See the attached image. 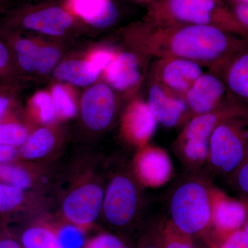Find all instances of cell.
<instances>
[{"instance_id": "6da1fadb", "label": "cell", "mask_w": 248, "mask_h": 248, "mask_svg": "<svg viewBox=\"0 0 248 248\" xmlns=\"http://www.w3.org/2000/svg\"><path fill=\"white\" fill-rule=\"evenodd\" d=\"M131 39L148 58L186 59L219 76L235 54L248 45V39L218 28L150 20L139 25Z\"/></svg>"}, {"instance_id": "7a4b0ae2", "label": "cell", "mask_w": 248, "mask_h": 248, "mask_svg": "<svg viewBox=\"0 0 248 248\" xmlns=\"http://www.w3.org/2000/svg\"><path fill=\"white\" fill-rule=\"evenodd\" d=\"M236 117H248V106L229 93L219 107L192 117L184 125L172 147L187 172H200L208 166L209 144L214 130L223 121Z\"/></svg>"}, {"instance_id": "3957f363", "label": "cell", "mask_w": 248, "mask_h": 248, "mask_svg": "<svg viewBox=\"0 0 248 248\" xmlns=\"http://www.w3.org/2000/svg\"><path fill=\"white\" fill-rule=\"evenodd\" d=\"M213 186L200 172H187L170 192V221L186 234L203 232L212 224Z\"/></svg>"}, {"instance_id": "277c9868", "label": "cell", "mask_w": 248, "mask_h": 248, "mask_svg": "<svg viewBox=\"0 0 248 248\" xmlns=\"http://www.w3.org/2000/svg\"><path fill=\"white\" fill-rule=\"evenodd\" d=\"M146 20L168 24L210 26L248 39V33L223 0H159Z\"/></svg>"}, {"instance_id": "5b68a950", "label": "cell", "mask_w": 248, "mask_h": 248, "mask_svg": "<svg viewBox=\"0 0 248 248\" xmlns=\"http://www.w3.org/2000/svg\"><path fill=\"white\" fill-rule=\"evenodd\" d=\"M145 205L138 178L131 173L120 172L112 178L106 189L102 213L109 226L122 231L140 221Z\"/></svg>"}, {"instance_id": "8992f818", "label": "cell", "mask_w": 248, "mask_h": 248, "mask_svg": "<svg viewBox=\"0 0 248 248\" xmlns=\"http://www.w3.org/2000/svg\"><path fill=\"white\" fill-rule=\"evenodd\" d=\"M248 153V117L223 121L214 130L209 144L208 169L227 176L241 164Z\"/></svg>"}, {"instance_id": "52a82bcc", "label": "cell", "mask_w": 248, "mask_h": 248, "mask_svg": "<svg viewBox=\"0 0 248 248\" xmlns=\"http://www.w3.org/2000/svg\"><path fill=\"white\" fill-rule=\"evenodd\" d=\"M151 66V82L184 98L203 73L200 63L182 58L154 59Z\"/></svg>"}, {"instance_id": "ba28073f", "label": "cell", "mask_w": 248, "mask_h": 248, "mask_svg": "<svg viewBox=\"0 0 248 248\" xmlns=\"http://www.w3.org/2000/svg\"><path fill=\"white\" fill-rule=\"evenodd\" d=\"M104 192L97 184H86L71 191L62 204L63 215L76 226L91 224L102 212Z\"/></svg>"}, {"instance_id": "9c48e42d", "label": "cell", "mask_w": 248, "mask_h": 248, "mask_svg": "<svg viewBox=\"0 0 248 248\" xmlns=\"http://www.w3.org/2000/svg\"><path fill=\"white\" fill-rule=\"evenodd\" d=\"M228 93L221 77L212 72L203 73L186 94L187 122L195 116L216 109L225 100Z\"/></svg>"}, {"instance_id": "30bf717a", "label": "cell", "mask_w": 248, "mask_h": 248, "mask_svg": "<svg viewBox=\"0 0 248 248\" xmlns=\"http://www.w3.org/2000/svg\"><path fill=\"white\" fill-rule=\"evenodd\" d=\"M115 97L107 85L99 84L86 91L81 100V115L86 126L94 131L108 127L115 113Z\"/></svg>"}, {"instance_id": "8fae6325", "label": "cell", "mask_w": 248, "mask_h": 248, "mask_svg": "<svg viewBox=\"0 0 248 248\" xmlns=\"http://www.w3.org/2000/svg\"><path fill=\"white\" fill-rule=\"evenodd\" d=\"M147 103L158 124L165 128L184 125L187 122L185 98L172 94L156 83L150 84Z\"/></svg>"}, {"instance_id": "7c38bea8", "label": "cell", "mask_w": 248, "mask_h": 248, "mask_svg": "<svg viewBox=\"0 0 248 248\" xmlns=\"http://www.w3.org/2000/svg\"><path fill=\"white\" fill-rule=\"evenodd\" d=\"M246 220L247 211L243 202L214 187L211 226L215 227L222 241L234 232L243 229Z\"/></svg>"}, {"instance_id": "4fadbf2b", "label": "cell", "mask_w": 248, "mask_h": 248, "mask_svg": "<svg viewBox=\"0 0 248 248\" xmlns=\"http://www.w3.org/2000/svg\"><path fill=\"white\" fill-rule=\"evenodd\" d=\"M135 169L140 182L155 187L169 180L172 175V165L164 150L148 146L139 154Z\"/></svg>"}, {"instance_id": "5bb4252c", "label": "cell", "mask_w": 248, "mask_h": 248, "mask_svg": "<svg viewBox=\"0 0 248 248\" xmlns=\"http://www.w3.org/2000/svg\"><path fill=\"white\" fill-rule=\"evenodd\" d=\"M143 65L137 54L124 52L117 55L108 66L106 75L114 89L124 91L133 89L143 78Z\"/></svg>"}, {"instance_id": "9a60e30c", "label": "cell", "mask_w": 248, "mask_h": 248, "mask_svg": "<svg viewBox=\"0 0 248 248\" xmlns=\"http://www.w3.org/2000/svg\"><path fill=\"white\" fill-rule=\"evenodd\" d=\"M157 125L148 103L141 100L132 103L124 116V130L138 144L144 145L149 141Z\"/></svg>"}, {"instance_id": "2e32d148", "label": "cell", "mask_w": 248, "mask_h": 248, "mask_svg": "<svg viewBox=\"0 0 248 248\" xmlns=\"http://www.w3.org/2000/svg\"><path fill=\"white\" fill-rule=\"evenodd\" d=\"M18 62L28 72L46 73L60 58V52L51 47H40L31 41L20 40L15 45Z\"/></svg>"}, {"instance_id": "e0dca14e", "label": "cell", "mask_w": 248, "mask_h": 248, "mask_svg": "<svg viewBox=\"0 0 248 248\" xmlns=\"http://www.w3.org/2000/svg\"><path fill=\"white\" fill-rule=\"evenodd\" d=\"M22 22L26 29L47 35H60L71 27L73 19L65 10L53 6L25 15Z\"/></svg>"}, {"instance_id": "ac0fdd59", "label": "cell", "mask_w": 248, "mask_h": 248, "mask_svg": "<svg viewBox=\"0 0 248 248\" xmlns=\"http://www.w3.org/2000/svg\"><path fill=\"white\" fill-rule=\"evenodd\" d=\"M71 11L93 27L106 29L113 25L118 12L112 0H68Z\"/></svg>"}, {"instance_id": "d6986e66", "label": "cell", "mask_w": 248, "mask_h": 248, "mask_svg": "<svg viewBox=\"0 0 248 248\" xmlns=\"http://www.w3.org/2000/svg\"><path fill=\"white\" fill-rule=\"evenodd\" d=\"M220 76L228 92L248 106V45L235 54Z\"/></svg>"}, {"instance_id": "ffe728a7", "label": "cell", "mask_w": 248, "mask_h": 248, "mask_svg": "<svg viewBox=\"0 0 248 248\" xmlns=\"http://www.w3.org/2000/svg\"><path fill=\"white\" fill-rule=\"evenodd\" d=\"M99 74V72L95 71L89 62L79 60L63 62L55 73L58 79L78 86L92 84L97 79Z\"/></svg>"}, {"instance_id": "44dd1931", "label": "cell", "mask_w": 248, "mask_h": 248, "mask_svg": "<svg viewBox=\"0 0 248 248\" xmlns=\"http://www.w3.org/2000/svg\"><path fill=\"white\" fill-rule=\"evenodd\" d=\"M55 141V137L50 130L41 128L28 138L23 143L21 155L27 159H40L51 151Z\"/></svg>"}, {"instance_id": "7402d4cb", "label": "cell", "mask_w": 248, "mask_h": 248, "mask_svg": "<svg viewBox=\"0 0 248 248\" xmlns=\"http://www.w3.org/2000/svg\"><path fill=\"white\" fill-rule=\"evenodd\" d=\"M22 248H62L56 233L44 226H32L23 232Z\"/></svg>"}, {"instance_id": "603a6c76", "label": "cell", "mask_w": 248, "mask_h": 248, "mask_svg": "<svg viewBox=\"0 0 248 248\" xmlns=\"http://www.w3.org/2000/svg\"><path fill=\"white\" fill-rule=\"evenodd\" d=\"M162 245L163 248H192L191 235L180 231L170 220L165 221Z\"/></svg>"}, {"instance_id": "cb8c5ba5", "label": "cell", "mask_w": 248, "mask_h": 248, "mask_svg": "<svg viewBox=\"0 0 248 248\" xmlns=\"http://www.w3.org/2000/svg\"><path fill=\"white\" fill-rule=\"evenodd\" d=\"M0 179L20 190L30 187L31 179L25 170L12 165H4L0 168Z\"/></svg>"}, {"instance_id": "d4e9b609", "label": "cell", "mask_w": 248, "mask_h": 248, "mask_svg": "<svg viewBox=\"0 0 248 248\" xmlns=\"http://www.w3.org/2000/svg\"><path fill=\"white\" fill-rule=\"evenodd\" d=\"M228 178L230 185L237 192L240 200H248V153L244 161Z\"/></svg>"}, {"instance_id": "484cf974", "label": "cell", "mask_w": 248, "mask_h": 248, "mask_svg": "<svg viewBox=\"0 0 248 248\" xmlns=\"http://www.w3.org/2000/svg\"><path fill=\"white\" fill-rule=\"evenodd\" d=\"M24 127L14 124H0V143L6 146H22L27 139Z\"/></svg>"}, {"instance_id": "4316f807", "label": "cell", "mask_w": 248, "mask_h": 248, "mask_svg": "<svg viewBox=\"0 0 248 248\" xmlns=\"http://www.w3.org/2000/svg\"><path fill=\"white\" fill-rule=\"evenodd\" d=\"M22 192L6 183L0 184V212L10 211L22 203Z\"/></svg>"}, {"instance_id": "83f0119b", "label": "cell", "mask_w": 248, "mask_h": 248, "mask_svg": "<svg viewBox=\"0 0 248 248\" xmlns=\"http://www.w3.org/2000/svg\"><path fill=\"white\" fill-rule=\"evenodd\" d=\"M57 236L62 248H81L84 246V235L77 226L62 227Z\"/></svg>"}, {"instance_id": "f1b7e54d", "label": "cell", "mask_w": 248, "mask_h": 248, "mask_svg": "<svg viewBox=\"0 0 248 248\" xmlns=\"http://www.w3.org/2000/svg\"><path fill=\"white\" fill-rule=\"evenodd\" d=\"M165 221L161 218L153 221L149 229L143 235L139 248H163L162 234Z\"/></svg>"}, {"instance_id": "f546056e", "label": "cell", "mask_w": 248, "mask_h": 248, "mask_svg": "<svg viewBox=\"0 0 248 248\" xmlns=\"http://www.w3.org/2000/svg\"><path fill=\"white\" fill-rule=\"evenodd\" d=\"M53 99L56 110L63 117L71 118L76 115V105L62 86H56L54 88Z\"/></svg>"}, {"instance_id": "4dcf8cb0", "label": "cell", "mask_w": 248, "mask_h": 248, "mask_svg": "<svg viewBox=\"0 0 248 248\" xmlns=\"http://www.w3.org/2000/svg\"><path fill=\"white\" fill-rule=\"evenodd\" d=\"M35 106L40 108V119L45 124L50 123L55 120L56 108L53 98L46 93H39L33 98Z\"/></svg>"}, {"instance_id": "1f68e13d", "label": "cell", "mask_w": 248, "mask_h": 248, "mask_svg": "<svg viewBox=\"0 0 248 248\" xmlns=\"http://www.w3.org/2000/svg\"><path fill=\"white\" fill-rule=\"evenodd\" d=\"M88 248H129L126 244L115 234L104 233L98 235L89 243Z\"/></svg>"}, {"instance_id": "d6a6232c", "label": "cell", "mask_w": 248, "mask_h": 248, "mask_svg": "<svg viewBox=\"0 0 248 248\" xmlns=\"http://www.w3.org/2000/svg\"><path fill=\"white\" fill-rule=\"evenodd\" d=\"M219 248H248V236L243 229L235 231L222 241Z\"/></svg>"}, {"instance_id": "836d02e7", "label": "cell", "mask_w": 248, "mask_h": 248, "mask_svg": "<svg viewBox=\"0 0 248 248\" xmlns=\"http://www.w3.org/2000/svg\"><path fill=\"white\" fill-rule=\"evenodd\" d=\"M117 55L108 50H101L94 54L90 60V63L95 71L100 72L107 69Z\"/></svg>"}, {"instance_id": "e575fe53", "label": "cell", "mask_w": 248, "mask_h": 248, "mask_svg": "<svg viewBox=\"0 0 248 248\" xmlns=\"http://www.w3.org/2000/svg\"><path fill=\"white\" fill-rule=\"evenodd\" d=\"M230 9L232 13L248 33V4L238 2L234 0H230Z\"/></svg>"}, {"instance_id": "d590c367", "label": "cell", "mask_w": 248, "mask_h": 248, "mask_svg": "<svg viewBox=\"0 0 248 248\" xmlns=\"http://www.w3.org/2000/svg\"><path fill=\"white\" fill-rule=\"evenodd\" d=\"M17 155L16 148L0 143V163H8Z\"/></svg>"}, {"instance_id": "8d00e7d4", "label": "cell", "mask_w": 248, "mask_h": 248, "mask_svg": "<svg viewBox=\"0 0 248 248\" xmlns=\"http://www.w3.org/2000/svg\"><path fill=\"white\" fill-rule=\"evenodd\" d=\"M0 248H22L19 241L11 236L0 238Z\"/></svg>"}, {"instance_id": "74e56055", "label": "cell", "mask_w": 248, "mask_h": 248, "mask_svg": "<svg viewBox=\"0 0 248 248\" xmlns=\"http://www.w3.org/2000/svg\"><path fill=\"white\" fill-rule=\"evenodd\" d=\"M9 59L7 49L0 42V70L4 68Z\"/></svg>"}, {"instance_id": "f35d334b", "label": "cell", "mask_w": 248, "mask_h": 248, "mask_svg": "<svg viewBox=\"0 0 248 248\" xmlns=\"http://www.w3.org/2000/svg\"><path fill=\"white\" fill-rule=\"evenodd\" d=\"M9 100L6 97H0V118L4 115L5 111L9 106Z\"/></svg>"}, {"instance_id": "ab89813d", "label": "cell", "mask_w": 248, "mask_h": 248, "mask_svg": "<svg viewBox=\"0 0 248 248\" xmlns=\"http://www.w3.org/2000/svg\"><path fill=\"white\" fill-rule=\"evenodd\" d=\"M241 202H243V203L244 204L245 206H246V211H247V220H246V223H245L244 228H243V230L245 231V232L247 234L248 236V200H240Z\"/></svg>"}, {"instance_id": "60d3db41", "label": "cell", "mask_w": 248, "mask_h": 248, "mask_svg": "<svg viewBox=\"0 0 248 248\" xmlns=\"http://www.w3.org/2000/svg\"><path fill=\"white\" fill-rule=\"evenodd\" d=\"M234 1H238V2L243 3V4H248V0H234Z\"/></svg>"}, {"instance_id": "b9f144b4", "label": "cell", "mask_w": 248, "mask_h": 248, "mask_svg": "<svg viewBox=\"0 0 248 248\" xmlns=\"http://www.w3.org/2000/svg\"><path fill=\"white\" fill-rule=\"evenodd\" d=\"M142 1H151V0H142Z\"/></svg>"}, {"instance_id": "7bdbcfd3", "label": "cell", "mask_w": 248, "mask_h": 248, "mask_svg": "<svg viewBox=\"0 0 248 248\" xmlns=\"http://www.w3.org/2000/svg\"><path fill=\"white\" fill-rule=\"evenodd\" d=\"M0 168H1V166H0Z\"/></svg>"}]
</instances>
